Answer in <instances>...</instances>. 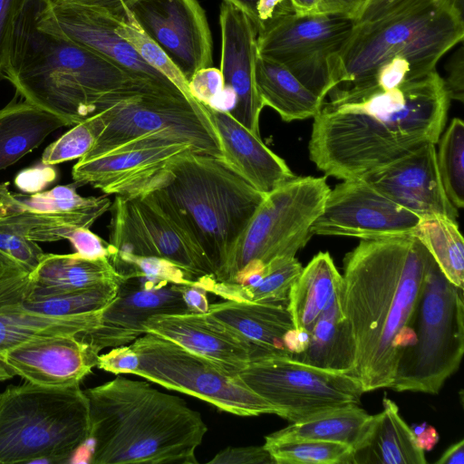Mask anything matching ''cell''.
Wrapping results in <instances>:
<instances>
[{
	"instance_id": "cell-50",
	"label": "cell",
	"mask_w": 464,
	"mask_h": 464,
	"mask_svg": "<svg viewBox=\"0 0 464 464\" xmlns=\"http://www.w3.org/2000/svg\"><path fill=\"white\" fill-rule=\"evenodd\" d=\"M55 177L53 166L41 162L39 166L21 171L15 179V184L24 193H36L53 182Z\"/></svg>"
},
{
	"instance_id": "cell-23",
	"label": "cell",
	"mask_w": 464,
	"mask_h": 464,
	"mask_svg": "<svg viewBox=\"0 0 464 464\" xmlns=\"http://www.w3.org/2000/svg\"><path fill=\"white\" fill-rule=\"evenodd\" d=\"M144 329L146 334L170 340L233 372L238 373L253 360L266 357L208 312L154 314L144 322Z\"/></svg>"
},
{
	"instance_id": "cell-12",
	"label": "cell",
	"mask_w": 464,
	"mask_h": 464,
	"mask_svg": "<svg viewBox=\"0 0 464 464\" xmlns=\"http://www.w3.org/2000/svg\"><path fill=\"white\" fill-rule=\"evenodd\" d=\"M238 376L275 408L276 415L290 422L359 405L364 392L358 379L348 373L323 370L285 356L253 360Z\"/></svg>"
},
{
	"instance_id": "cell-41",
	"label": "cell",
	"mask_w": 464,
	"mask_h": 464,
	"mask_svg": "<svg viewBox=\"0 0 464 464\" xmlns=\"http://www.w3.org/2000/svg\"><path fill=\"white\" fill-rule=\"evenodd\" d=\"M110 261L121 276L137 278L150 288L169 284L194 285L198 280L184 269L161 257L139 256L115 251Z\"/></svg>"
},
{
	"instance_id": "cell-32",
	"label": "cell",
	"mask_w": 464,
	"mask_h": 464,
	"mask_svg": "<svg viewBox=\"0 0 464 464\" xmlns=\"http://www.w3.org/2000/svg\"><path fill=\"white\" fill-rule=\"evenodd\" d=\"M255 79L264 106L275 110L287 122L314 118L324 102L286 67L258 53Z\"/></svg>"
},
{
	"instance_id": "cell-48",
	"label": "cell",
	"mask_w": 464,
	"mask_h": 464,
	"mask_svg": "<svg viewBox=\"0 0 464 464\" xmlns=\"http://www.w3.org/2000/svg\"><path fill=\"white\" fill-rule=\"evenodd\" d=\"M24 0H0V80L5 69L14 18Z\"/></svg>"
},
{
	"instance_id": "cell-26",
	"label": "cell",
	"mask_w": 464,
	"mask_h": 464,
	"mask_svg": "<svg viewBox=\"0 0 464 464\" xmlns=\"http://www.w3.org/2000/svg\"><path fill=\"white\" fill-rule=\"evenodd\" d=\"M218 135L221 157L266 195L295 176L285 161L227 111L203 104Z\"/></svg>"
},
{
	"instance_id": "cell-17",
	"label": "cell",
	"mask_w": 464,
	"mask_h": 464,
	"mask_svg": "<svg viewBox=\"0 0 464 464\" xmlns=\"http://www.w3.org/2000/svg\"><path fill=\"white\" fill-rule=\"evenodd\" d=\"M420 218L363 179H343L330 189L312 235L378 240L412 236Z\"/></svg>"
},
{
	"instance_id": "cell-2",
	"label": "cell",
	"mask_w": 464,
	"mask_h": 464,
	"mask_svg": "<svg viewBox=\"0 0 464 464\" xmlns=\"http://www.w3.org/2000/svg\"><path fill=\"white\" fill-rule=\"evenodd\" d=\"M430 255L414 237L361 240L346 254L340 290L356 349L353 376L364 392L390 388L411 327Z\"/></svg>"
},
{
	"instance_id": "cell-33",
	"label": "cell",
	"mask_w": 464,
	"mask_h": 464,
	"mask_svg": "<svg viewBox=\"0 0 464 464\" xmlns=\"http://www.w3.org/2000/svg\"><path fill=\"white\" fill-rule=\"evenodd\" d=\"M31 274L34 295L80 290L119 282L121 277L108 258L90 259L77 253L44 254Z\"/></svg>"
},
{
	"instance_id": "cell-36",
	"label": "cell",
	"mask_w": 464,
	"mask_h": 464,
	"mask_svg": "<svg viewBox=\"0 0 464 464\" xmlns=\"http://www.w3.org/2000/svg\"><path fill=\"white\" fill-rule=\"evenodd\" d=\"M426 248L443 275L464 288V241L457 221L445 217L420 218L413 235Z\"/></svg>"
},
{
	"instance_id": "cell-46",
	"label": "cell",
	"mask_w": 464,
	"mask_h": 464,
	"mask_svg": "<svg viewBox=\"0 0 464 464\" xmlns=\"http://www.w3.org/2000/svg\"><path fill=\"white\" fill-rule=\"evenodd\" d=\"M140 364L139 356L130 345L112 348L98 356L96 366L113 374H134Z\"/></svg>"
},
{
	"instance_id": "cell-29",
	"label": "cell",
	"mask_w": 464,
	"mask_h": 464,
	"mask_svg": "<svg viewBox=\"0 0 464 464\" xmlns=\"http://www.w3.org/2000/svg\"><path fill=\"white\" fill-rule=\"evenodd\" d=\"M340 290L309 332L306 347L291 358L316 368L353 376L356 363L355 343L341 307Z\"/></svg>"
},
{
	"instance_id": "cell-35",
	"label": "cell",
	"mask_w": 464,
	"mask_h": 464,
	"mask_svg": "<svg viewBox=\"0 0 464 464\" xmlns=\"http://www.w3.org/2000/svg\"><path fill=\"white\" fill-rule=\"evenodd\" d=\"M371 418L372 415L363 409L353 405L291 422L265 438L276 440H316L343 443L353 449L366 430Z\"/></svg>"
},
{
	"instance_id": "cell-3",
	"label": "cell",
	"mask_w": 464,
	"mask_h": 464,
	"mask_svg": "<svg viewBox=\"0 0 464 464\" xmlns=\"http://www.w3.org/2000/svg\"><path fill=\"white\" fill-rule=\"evenodd\" d=\"M5 79L24 100L71 126L137 95L161 96L68 37L53 19L49 0L22 4L12 27Z\"/></svg>"
},
{
	"instance_id": "cell-54",
	"label": "cell",
	"mask_w": 464,
	"mask_h": 464,
	"mask_svg": "<svg viewBox=\"0 0 464 464\" xmlns=\"http://www.w3.org/2000/svg\"><path fill=\"white\" fill-rule=\"evenodd\" d=\"M367 0H321L322 13L342 14L356 19Z\"/></svg>"
},
{
	"instance_id": "cell-8",
	"label": "cell",
	"mask_w": 464,
	"mask_h": 464,
	"mask_svg": "<svg viewBox=\"0 0 464 464\" xmlns=\"http://www.w3.org/2000/svg\"><path fill=\"white\" fill-rule=\"evenodd\" d=\"M411 327L413 342L402 350L390 388L437 394L461 362L464 302L463 289L443 275L431 256Z\"/></svg>"
},
{
	"instance_id": "cell-14",
	"label": "cell",
	"mask_w": 464,
	"mask_h": 464,
	"mask_svg": "<svg viewBox=\"0 0 464 464\" xmlns=\"http://www.w3.org/2000/svg\"><path fill=\"white\" fill-rule=\"evenodd\" d=\"M110 210L109 243L116 252L167 259L197 279L214 276L199 248L150 194L136 198L115 196Z\"/></svg>"
},
{
	"instance_id": "cell-27",
	"label": "cell",
	"mask_w": 464,
	"mask_h": 464,
	"mask_svg": "<svg viewBox=\"0 0 464 464\" xmlns=\"http://www.w3.org/2000/svg\"><path fill=\"white\" fill-rule=\"evenodd\" d=\"M208 313L257 347L266 357H290L287 333L295 328L287 304L224 300Z\"/></svg>"
},
{
	"instance_id": "cell-45",
	"label": "cell",
	"mask_w": 464,
	"mask_h": 464,
	"mask_svg": "<svg viewBox=\"0 0 464 464\" xmlns=\"http://www.w3.org/2000/svg\"><path fill=\"white\" fill-rule=\"evenodd\" d=\"M66 239L71 242L76 250L75 253L86 258H108L110 260V257L115 252L110 243L105 242L92 232L90 228H77Z\"/></svg>"
},
{
	"instance_id": "cell-34",
	"label": "cell",
	"mask_w": 464,
	"mask_h": 464,
	"mask_svg": "<svg viewBox=\"0 0 464 464\" xmlns=\"http://www.w3.org/2000/svg\"><path fill=\"white\" fill-rule=\"evenodd\" d=\"M342 285V275L328 252H319L291 287L287 307L295 328L310 332Z\"/></svg>"
},
{
	"instance_id": "cell-5",
	"label": "cell",
	"mask_w": 464,
	"mask_h": 464,
	"mask_svg": "<svg viewBox=\"0 0 464 464\" xmlns=\"http://www.w3.org/2000/svg\"><path fill=\"white\" fill-rule=\"evenodd\" d=\"M148 194L199 248L214 275L266 196L221 156L192 150Z\"/></svg>"
},
{
	"instance_id": "cell-19",
	"label": "cell",
	"mask_w": 464,
	"mask_h": 464,
	"mask_svg": "<svg viewBox=\"0 0 464 464\" xmlns=\"http://www.w3.org/2000/svg\"><path fill=\"white\" fill-rule=\"evenodd\" d=\"M130 10L188 82L199 69L212 66V34L198 0H139Z\"/></svg>"
},
{
	"instance_id": "cell-31",
	"label": "cell",
	"mask_w": 464,
	"mask_h": 464,
	"mask_svg": "<svg viewBox=\"0 0 464 464\" xmlns=\"http://www.w3.org/2000/svg\"><path fill=\"white\" fill-rule=\"evenodd\" d=\"M64 126L71 125L62 117L26 100L12 102L0 109V171Z\"/></svg>"
},
{
	"instance_id": "cell-38",
	"label": "cell",
	"mask_w": 464,
	"mask_h": 464,
	"mask_svg": "<svg viewBox=\"0 0 464 464\" xmlns=\"http://www.w3.org/2000/svg\"><path fill=\"white\" fill-rule=\"evenodd\" d=\"M131 7L124 9L118 16L116 32L126 40L138 54L153 69L171 82L190 102H198L192 98L188 82L163 49L158 45L136 21Z\"/></svg>"
},
{
	"instance_id": "cell-21",
	"label": "cell",
	"mask_w": 464,
	"mask_h": 464,
	"mask_svg": "<svg viewBox=\"0 0 464 464\" xmlns=\"http://www.w3.org/2000/svg\"><path fill=\"white\" fill-rule=\"evenodd\" d=\"M436 150L434 143L424 144L362 179L421 218L440 216L457 221L459 209L445 193Z\"/></svg>"
},
{
	"instance_id": "cell-37",
	"label": "cell",
	"mask_w": 464,
	"mask_h": 464,
	"mask_svg": "<svg viewBox=\"0 0 464 464\" xmlns=\"http://www.w3.org/2000/svg\"><path fill=\"white\" fill-rule=\"evenodd\" d=\"M119 282L47 295L30 293L24 306L34 313L58 317L102 314L115 297Z\"/></svg>"
},
{
	"instance_id": "cell-16",
	"label": "cell",
	"mask_w": 464,
	"mask_h": 464,
	"mask_svg": "<svg viewBox=\"0 0 464 464\" xmlns=\"http://www.w3.org/2000/svg\"><path fill=\"white\" fill-rule=\"evenodd\" d=\"M77 184L36 193H14L0 184V227L35 242L66 239L77 228H90L111 201L106 196L82 197Z\"/></svg>"
},
{
	"instance_id": "cell-25",
	"label": "cell",
	"mask_w": 464,
	"mask_h": 464,
	"mask_svg": "<svg viewBox=\"0 0 464 464\" xmlns=\"http://www.w3.org/2000/svg\"><path fill=\"white\" fill-rule=\"evenodd\" d=\"M34 284L31 273L0 266V357L11 348L34 337L77 334L92 331L100 324L102 313L58 317L28 310L24 301Z\"/></svg>"
},
{
	"instance_id": "cell-6",
	"label": "cell",
	"mask_w": 464,
	"mask_h": 464,
	"mask_svg": "<svg viewBox=\"0 0 464 464\" xmlns=\"http://www.w3.org/2000/svg\"><path fill=\"white\" fill-rule=\"evenodd\" d=\"M463 0H430L356 24L338 59V85L359 82L403 58L428 73L464 36ZM337 85V86H338Z\"/></svg>"
},
{
	"instance_id": "cell-9",
	"label": "cell",
	"mask_w": 464,
	"mask_h": 464,
	"mask_svg": "<svg viewBox=\"0 0 464 464\" xmlns=\"http://www.w3.org/2000/svg\"><path fill=\"white\" fill-rule=\"evenodd\" d=\"M330 188L325 177H295L266 194L214 275L238 283L273 259L295 256L310 239Z\"/></svg>"
},
{
	"instance_id": "cell-42",
	"label": "cell",
	"mask_w": 464,
	"mask_h": 464,
	"mask_svg": "<svg viewBox=\"0 0 464 464\" xmlns=\"http://www.w3.org/2000/svg\"><path fill=\"white\" fill-rule=\"evenodd\" d=\"M105 125L103 111L73 125L58 140L46 147L43 152L41 162L53 166L75 159L80 160L94 146Z\"/></svg>"
},
{
	"instance_id": "cell-44",
	"label": "cell",
	"mask_w": 464,
	"mask_h": 464,
	"mask_svg": "<svg viewBox=\"0 0 464 464\" xmlns=\"http://www.w3.org/2000/svg\"><path fill=\"white\" fill-rule=\"evenodd\" d=\"M225 89L219 69L213 66L197 71L188 81V90L194 100L201 104L215 107Z\"/></svg>"
},
{
	"instance_id": "cell-39",
	"label": "cell",
	"mask_w": 464,
	"mask_h": 464,
	"mask_svg": "<svg viewBox=\"0 0 464 464\" xmlns=\"http://www.w3.org/2000/svg\"><path fill=\"white\" fill-rule=\"evenodd\" d=\"M264 447L275 464H352V447L338 442L265 438Z\"/></svg>"
},
{
	"instance_id": "cell-56",
	"label": "cell",
	"mask_w": 464,
	"mask_h": 464,
	"mask_svg": "<svg viewBox=\"0 0 464 464\" xmlns=\"http://www.w3.org/2000/svg\"><path fill=\"white\" fill-rule=\"evenodd\" d=\"M297 15H306L322 13L321 0H290Z\"/></svg>"
},
{
	"instance_id": "cell-30",
	"label": "cell",
	"mask_w": 464,
	"mask_h": 464,
	"mask_svg": "<svg viewBox=\"0 0 464 464\" xmlns=\"http://www.w3.org/2000/svg\"><path fill=\"white\" fill-rule=\"evenodd\" d=\"M302 270L295 256H280L239 283L218 282L208 276L198 279L197 285L224 300L287 304L291 287Z\"/></svg>"
},
{
	"instance_id": "cell-47",
	"label": "cell",
	"mask_w": 464,
	"mask_h": 464,
	"mask_svg": "<svg viewBox=\"0 0 464 464\" xmlns=\"http://www.w3.org/2000/svg\"><path fill=\"white\" fill-rule=\"evenodd\" d=\"M211 464H275L271 455L263 446L228 447L220 450Z\"/></svg>"
},
{
	"instance_id": "cell-49",
	"label": "cell",
	"mask_w": 464,
	"mask_h": 464,
	"mask_svg": "<svg viewBox=\"0 0 464 464\" xmlns=\"http://www.w3.org/2000/svg\"><path fill=\"white\" fill-rule=\"evenodd\" d=\"M425 1L430 0H367L358 14L355 23L372 22Z\"/></svg>"
},
{
	"instance_id": "cell-7",
	"label": "cell",
	"mask_w": 464,
	"mask_h": 464,
	"mask_svg": "<svg viewBox=\"0 0 464 464\" xmlns=\"http://www.w3.org/2000/svg\"><path fill=\"white\" fill-rule=\"evenodd\" d=\"M89 440V403L80 384L26 382L0 393L1 464L65 462Z\"/></svg>"
},
{
	"instance_id": "cell-20",
	"label": "cell",
	"mask_w": 464,
	"mask_h": 464,
	"mask_svg": "<svg viewBox=\"0 0 464 464\" xmlns=\"http://www.w3.org/2000/svg\"><path fill=\"white\" fill-rule=\"evenodd\" d=\"M181 285L150 288L136 278L121 276L117 294L103 310L99 326L75 336L96 355L105 348L133 343L146 334L144 322L151 315L188 313Z\"/></svg>"
},
{
	"instance_id": "cell-18",
	"label": "cell",
	"mask_w": 464,
	"mask_h": 464,
	"mask_svg": "<svg viewBox=\"0 0 464 464\" xmlns=\"http://www.w3.org/2000/svg\"><path fill=\"white\" fill-rule=\"evenodd\" d=\"M193 148L174 140L147 138L109 153L79 160L72 167L78 186L89 184L108 195L136 198L154 190L173 162Z\"/></svg>"
},
{
	"instance_id": "cell-55",
	"label": "cell",
	"mask_w": 464,
	"mask_h": 464,
	"mask_svg": "<svg viewBox=\"0 0 464 464\" xmlns=\"http://www.w3.org/2000/svg\"><path fill=\"white\" fill-rule=\"evenodd\" d=\"M438 464H463L464 463V440L451 445L436 461Z\"/></svg>"
},
{
	"instance_id": "cell-40",
	"label": "cell",
	"mask_w": 464,
	"mask_h": 464,
	"mask_svg": "<svg viewBox=\"0 0 464 464\" xmlns=\"http://www.w3.org/2000/svg\"><path fill=\"white\" fill-rule=\"evenodd\" d=\"M438 142L437 164L445 193L455 208H462L464 206V123L462 120L454 118Z\"/></svg>"
},
{
	"instance_id": "cell-51",
	"label": "cell",
	"mask_w": 464,
	"mask_h": 464,
	"mask_svg": "<svg viewBox=\"0 0 464 464\" xmlns=\"http://www.w3.org/2000/svg\"><path fill=\"white\" fill-rule=\"evenodd\" d=\"M295 14L290 0H257V34L278 20Z\"/></svg>"
},
{
	"instance_id": "cell-22",
	"label": "cell",
	"mask_w": 464,
	"mask_h": 464,
	"mask_svg": "<svg viewBox=\"0 0 464 464\" xmlns=\"http://www.w3.org/2000/svg\"><path fill=\"white\" fill-rule=\"evenodd\" d=\"M219 70L225 88L235 97L234 105L228 112L247 130L260 136L259 119L265 106L255 79L257 29L244 12L224 1L219 8Z\"/></svg>"
},
{
	"instance_id": "cell-59",
	"label": "cell",
	"mask_w": 464,
	"mask_h": 464,
	"mask_svg": "<svg viewBox=\"0 0 464 464\" xmlns=\"http://www.w3.org/2000/svg\"><path fill=\"white\" fill-rule=\"evenodd\" d=\"M14 373L0 360V382L11 379Z\"/></svg>"
},
{
	"instance_id": "cell-28",
	"label": "cell",
	"mask_w": 464,
	"mask_h": 464,
	"mask_svg": "<svg viewBox=\"0 0 464 464\" xmlns=\"http://www.w3.org/2000/svg\"><path fill=\"white\" fill-rule=\"evenodd\" d=\"M383 410L372 415L362 438L353 448L352 464H425L412 429L399 413L397 404L387 397Z\"/></svg>"
},
{
	"instance_id": "cell-24",
	"label": "cell",
	"mask_w": 464,
	"mask_h": 464,
	"mask_svg": "<svg viewBox=\"0 0 464 464\" xmlns=\"http://www.w3.org/2000/svg\"><path fill=\"white\" fill-rule=\"evenodd\" d=\"M98 356L75 334L43 335L3 353L0 360L26 382L47 387L80 384L96 366Z\"/></svg>"
},
{
	"instance_id": "cell-10",
	"label": "cell",
	"mask_w": 464,
	"mask_h": 464,
	"mask_svg": "<svg viewBox=\"0 0 464 464\" xmlns=\"http://www.w3.org/2000/svg\"><path fill=\"white\" fill-rule=\"evenodd\" d=\"M130 346L140 360L135 375L194 396L234 415L276 414L270 403L246 386L237 372L170 340L147 333Z\"/></svg>"
},
{
	"instance_id": "cell-4",
	"label": "cell",
	"mask_w": 464,
	"mask_h": 464,
	"mask_svg": "<svg viewBox=\"0 0 464 464\" xmlns=\"http://www.w3.org/2000/svg\"><path fill=\"white\" fill-rule=\"evenodd\" d=\"M92 464H196L208 427L180 397L117 376L84 391Z\"/></svg>"
},
{
	"instance_id": "cell-57",
	"label": "cell",
	"mask_w": 464,
	"mask_h": 464,
	"mask_svg": "<svg viewBox=\"0 0 464 464\" xmlns=\"http://www.w3.org/2000/svg\"><path fill=\"white\" fill-rule=\"evenodd\" d=\"M415 435L419 447L423 450H430L439 440V434L431 426L424 428Z\"/></svg>"
},
{
	"instance_id": "cell-58",
	"label": "cell",
	"mask_w": 464,
	"mask_h": 464,
	"mask_svg": "<svg viewBox=\"0 0 464 464\" xmlns=\"http://www.w3.org/2000/svg\"><path fill=\"white\" fill-rule=\"evenodd\" d=\"M229 3L244 12L254 23L256 29L258 30V21L256 15V2L257 0H222Z\"/></svg>"
},
{
	"instance_id": "cell-13",
	"label": "cell",
	"mask_w": 464,
	"mask_h": 464,
	"mask_svg": "<svg viewBox=\"0 0 464 464\" xmlns=\"http://www.w3.org/2000/svg\"><path fill=\"white\" fill-rule=\"evenodd\" d=\"M106 125L86 160L128 142L157 138L187 143L201 154L221 156L218 135L203 104L185 98L137 95L104 110Z\"/></svg>"
},
{
	"instance_id": "cell-15",
	"label": "cell",
	"mask_w": 464,
	"mask_h": 464,
	"mask_svg": "<svg viewBox=\"0 0 464 464\" xmlns=\"http://www.w3.org/2000/svg\"><path fill=\"white\" fill-rule=\"evenodd\" d=\"M133 5L130 0H49L53 19L68 37L123 68L153 92L186 98L116 32L119 14Z\"/></svg>"
},
{
	"instance_id": "cell-43",
	"label": "cell",
	"mask_w": 464,
	"mask_h": 464,
	"mask_svg": "<svg viewBox=\"0 0 464 464\" xmlns=\"http://www.w3.org/2000/svg\"><path fill=\"white\" fill-rule=\"evenodd\" d=\"M44 253L37 242L0 227V266L33 273Z\"/></svg>"
},
{
	"instance_id": "cell-11",
	"label": "cell",
	"mask_w": 464,
	"mask_h": 464,
	"mask_svg": "<svg viewBox=\"0 0 464 464\" xmlns=\"http://www.w3.org/2000/svg\"><path fill=\"white\" fill-rule=\"evenodd\" d=\"M355 24L342 14H295L257 34V53L286 67L325 100L339 83L338 59Z\"/></svg>"
},
{
	"instance_id": "cell-53",
	"label": "cell",
	"mask_w": 464,
	"mask_h": 464,
	"mask_svg": "<svg viewBox=\"0 0 464 464\" xmlns=\"http://www.w3.org/2000/svg\"><path fill=\"white\" fill-rule=\"evenodd\" d=\"M181 294L188 313L204 314L208 311V292L203 287L196 283L194 285H182Z\"/></svg>"
},
{
	"instance_id": "cell-1",
	"label": "cell",
	"mask_w": 464,
	"mask_h": 464,
	"mask_svg": "<svg viewBox=\"0 0 464 464\" xmlns=\"http://www.w3.org/2000/svg\"><path fill=\"white\" fill-rule=\"evenodd\" d=\"M313 118L310 160L327 176L360 179L438 143L450 98L436 70L390 90L334 88Z\"/></svg>"
},
{
	"instance_id": "cell-52",
	"label": "cell",
	"mask_w": 464,
	"mask_h": 464,
	"mask_svg": "<svg viewBox=\"0 0 464 464\" xmlns=\"http://www.w3.org/2000/svg\"><path fill=\"white\" fill-rule=\"evenodd\" d=\"M445 88L451 99L463 102L464 98V58L463 47H459L447 65V77L443 79Z\"/></svg>"
}]
</instances>
